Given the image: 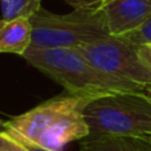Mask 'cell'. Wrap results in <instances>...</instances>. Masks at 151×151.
<instances>
[{"mask_svg":"<svg viewBox=\"0 0 151 151\" xmlns=\"http://www.w3.org/2000/svg\"><path fill=\"white\" fill-rule=\"evenodd\" d=\"M93 98L63 94L50 98L29 111L0 122V129L52 151H64L74 141H83L90 130L83 110Z\"/></svg>","mask_w":151,"mask_h":151,"instance_id":"obj_1","label":"cell"},{"mask_svg":"<svg viewBox=\"0 0 151 151\" xmlns=\"http://www.w3.org/2000/svg\"><path fill=\"white\" fill-rule=\"evenodd\" d=\"M23 57L29 65L60 83L69 94L96 99L115 93L143 91L134 83L97 69L78 49L29 48Z\"/></svg>","mask_w":151,"mask_h":151,"instance_id":"obj_2","label":"cell"},{"mask_svg":"<svg viewBox=\"0 0 151 151\" xmlns=\"http://www.w3.org/2000/svg\"><path fill=\"white\" fill-rule=\"evenodd\" d=\"M90 138L151 135V99L142 91L115 93L90 101L83 110Z\"/></svg>","mask_w":151,"mask_h":151,"instance_id":"obj_3","label":"cell"},{"mask_svg":"<svg viewBox=\"0 0 151 151\" xmlns=\"http://www.w3.org/2000/svg\"><path fill=\"white\" fill-rule=\"evenodd\" d=\"M29 20L32 24L31 48L77 49L111 36L104 12L98 9L74 8L70 13L57 15L41 8Z\"/></svg>","mask_w":151,"mask_h":151,"instance_id":"obj_4","label":"cell"},{"mask_svg":"<svg viewBox=\"0 0 151 151\" xmlns=\"http://www.w3.org/2000/svg\"><path fill=\"white\" fill-rule=\"evenodd\" d=\"M77 49L104 73L134 83L142 90L151 85V66L143 57L139 45L122 37L107 36Z\"/></svg>","mask_w":151,"mask_h":151,"instance_id":"obj_5","label":"cell"},{"mask_svg":"<svg viewBox=\"0 0 151 151\" xmlns=\"http://www.w3.org/2000/svg\"><path fill=\"white\" fill-rule=\"evenodd\" d=\"M111 36H125L151 17V0H114L102 8Z\"/></svg>","mask_w":151,"mask_h":151,"instance_id":"obj_6","label":"cell"},{"mask_svg":"<svg viewBox=\"0 0 151 151\" xmlns=\"http://www.w3.org/2000/svg\"><path fill=\"white\" fill-rule=\"evenodd\" d=\"M32 45V24L29 17L7 21L0 31V53H13L23 57Z\"/></svg>","mask_w":151,"mask_h":151,"instance_id":"obj_7","label":"cell"},{"mask_svg":"<svg viewBox=\"0 0 151 151\" xmlns=\"http://www.w3.org/2000/svg\"><path fill=\"white\" fill-rule=\"evenodd\" d=\"M80 151H151V143L138 137H88L81 141Z\"/></svg>","mask_w":151,"mask_h":151,"instance_id":"obj_8","label":"cell"},{"mask_svg":"<svg viewBox=\"0 0 151 151\" xmlns=\"http://www.w3.org/2000/svg\"><path fill=\"white\" fill-rule=\"evenodd\" d=\"M3 19L7 21L19 17H32L41 9V0H0Z\"/></svg>","mask_w":151,"mask_h":151,"instance_id":"obj_9","label":"cell"},{"mask_svg":"<svg viewBox=\"0 0 151 151\" xmlns=\"http://www.w3.org/2000/svg\"><path fill=\"white\" fill-rule=\"evenodd\" d=\"M122 39L127 40V41L133 42L135 45L143 47V45H151V17L143 25H141L138 29L130 32V33L121 36Z\"/></svg>","mask_w":151,"mask_h":151,"instance_id":"obj_10","label":"cell"},{"mask_svg":"<svg viewBox=\"0 0 151 151\" xmlns=\"http://www.w3.org/2000/svg\"><path fill=\"white\" fill-rule=\"evenodd\" d=\"M0 151H29L19 139L0 129Z\"/></svg>","mask_w":151,"mask_h":151,"instance_id":"obj_11","label":"cell"},{"mask_svg":"<svg viewBox=\"0 0 151 151\" xmlns=\"http://www.w3.org/2000/svg\"><path fill=\"white\" fill-rule=\"evenodd\" d=\"M73 8H85V9H98L101 11L105 5L114 0H64Z\"/></svg>","mask_w":151,"mask_h":151,"instance_id":"obj_12","label":"cell"},{"mask_svg":"<svg viewBox=\"0 0 151 151\" xmlns=\"http://www.w3.org/2000/svg\"><path fill=\"white\" fill-rule=\"evenodd\" d=\"M12 135V134H11ZM15 137V135H13ZM16 139H19V141L21 142V143L24 145V146L27 147L29 151H52V150H48V149H44V147H41V146H39V145H35V143H32V142H29V141H27V139H23V138H17V137H15Z\"/></svg>","mask_w":151,"mask_h":151,"instance_id":"obj_13","label":"cell"},{"mask_svg":"<svg viewBox=\"0 0 151 151\" xmlns=\"http://www.w3.org/2000/svg\"><path fill=\"white\" fill-rule=\"evenodd\" d=\"M142 48V53H143V57L146 58V61L149 63V65L151 66V45H143Z\"/></svg>","mask_w":151,"mask_h":151,"instance_id":"obj_14","label":"cell"},{"mask_svg":"<svg viewBox=\"0 0 151 151\" xmlns=\"http://www.w3.org/2000/svg\"><path fill=\"white\" fill-rule=\"evenodd\" d=\"M142 93H143L145 96L147 97V98H150V99H151V85H149V86H147V88L145 89V90L142 91Z\"/></svg>","mask_w":151,"mask_h":151,"instance_id":"obj_15","label":"cell"},{"mask_svg":"<svg viewBox=\"0 0 151 151\" xmlns=\"http://www.w3.org/2000/svg\"><path fill=\"white\" fill-rule=\"evenodd\" d=\"M5 24H7V20H4V19H0V31L4 28Z\"/></svg>","mask_w":151,"mask_h":151,"instance_id":"obj_16","label":"cell"},{"mask_svg":"<svg viewBox=\"0 0 151 151\" xmlns=\"http://www.w3.org/2000/svg\"><path fill=\"white\" fill-rule=\"evenodd\" d=\"M145 138H146V139H147V141H149V142H150V143H151V135H150V137H145Z\"/></svg>","mask_w":151,"mask_h":151,"instance_id":"obj_17","label":"cell"}]
</instances>
